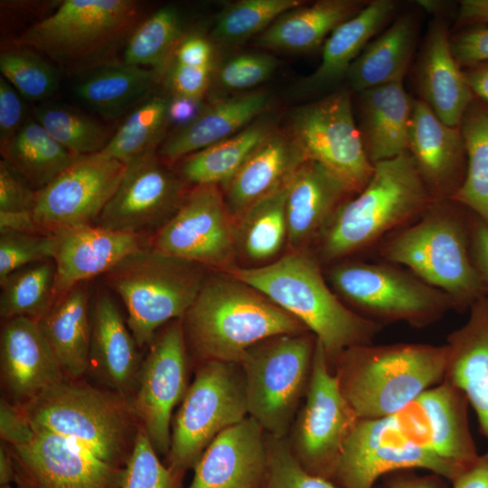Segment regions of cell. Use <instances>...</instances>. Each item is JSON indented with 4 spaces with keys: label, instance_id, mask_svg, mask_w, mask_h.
I'll use <instances>...</instances> for the list:
<instances>
[{
    "label": "cell",
    "instance_id": "obj_1",
    "mask_svg": "<svg viewBox=\"0 0 488 488\" xmlns=\"http://www.w3.org/2000/svg\"><path fill=\"white\" fill-rule=\"evenodd\" d=\"M468 406L465 396L444 380L390 415L358 419L333 483L339 488H374L380 477L411 469L427 470L451 483L480 455Z\"/></svg>",
    "mask_w": 488,
    "mask_h": 488
},
{
    "label": "cell",
    "instance_id": "obj_2",
    "mask_svg": "<svg viewBox=\"0 0 488 488\" xmlns=\"http://www.w3.org/2000/svg\"><path fill=\"white\" fill-rule=\"evenodd\" d=\"M470 214L451 199H435L419 218L385 237L379 254L446 293L455 311L465 312L488 296L470 254Z\"/></svg>",
    "mask_w": 488,
    "mask_h": 488
},
{
    "label": "cell",
    "instance_id": "obj_3",
    "mask_svg": "<svg viewBox=\"0 0 488 488\" xmlns=\"http://www.w3.org/2000/svg\"><path fill=\"white\" fill-rule=\"evenodd\" d=\"M225 274L256 289L315 336L330 365L344 350L371 344L382 324L348 308L325 281L317 259L301 250L258 267Z\"/></svg>",
    "mask_w": 488,
    "mask_h": 488
},
{
    "label": "cell",
    "instance_id": "obj_4",
    "mask_svg": "<svg viewBox=\"0 0 488 488\" xmlns=\"http://www.w3.org/2000/svg\"><path fill=\"white\" fill-rule=\"evenodd\" d=\"M435 199L410 154L374 164L366 186L344 201L317 237L320 257L338 262L421 216Z\"/></svg>",
    "mask_w": 488,
    "mask_h": 488
},
{
    "label": "cell",
    "instance_id": "obj_5",
    "mask_svg": "<svg viewBox=\"0 0 488 488\" xmlns=\"http://www.w3.org/2000/svg\"><path fill=\"white\" fill-rule=\"evenodd\" d=\"M227 276L205 278L185 315L184 334L205 361L239 363L251 346L307 328L261 293Z\"/></svg>",
    "mask_w": 488,
    "mask_h": 488
},
{
    "label": "cell",
    "instance_id": "obj_6",
    "mask_svg": "<svg viewBox=\"0 0 488 488\" xmlns=\"http://www.w3.org/2000/svg\"><path fill=\"white\" fill-rule=\"evenodd\" d=\"M448 348L426 343L363 344L332 363L359 419L390 415L445 380Z\"/></svg>",
    "mask_w": 488,
    "mask_h": 488
},
{
    "label": "cell",
    "instance_id": "obj_7",
    "mask_svg": "<svg viewBox=\"0 0 488 488\" xmlns=\"http://www.w3.org/2000/svg\"><path fill=\"white\" fill-rule=\"evenodd\" d=\"M18 406L31 425L63 436L110 467L126 469L141 426L133 397L66 379Z\"/></svg>",
    "mask_w": 488,
    "mask_h": 488
},
{
    "label": "cell",
    "instance_id": "obj_8",
    "mask_svg": "<svg viewBox=\"0 0 488 488\" xmlns=\"http://www.w3.org/2000/svg\"><path fill=\"white\" fill-rule=\"evenodd\" d=\"M203 268L149 244L103 275L106 286L124 303L127 325L138 347L150 345L164 324L183 319L203 285Z\"/></svg>",
    "mask_w": 488,
    "mask_h": 488
},
{
    "label": "cell",
    "instance_id": "obj_9",
    "mask_svg": "<svg viewBox=\"0 0 488 488\" xmlns=\"http://www.w3.org/2000/svg\"><path fill=\"white\" fill-rule=\"evenodd\" d=\"M133 0H65L14 41L44 53L67 70H89L106 62L136 26Z\"/></svg>",
    "mask_w": 488,
    "mask_h": 488
},
{
    "label": "cell",
    "instance_id": "obj_10",
    "mask_svg": "<svg viewBox=\"0 0 488 488\" xmlns=\"http://www.w3.org/2000/svg\"><path fill=\"white\" fill-rule=\"evenodd\" d=\"M315 343L314 334L277 335L242 356L248 414L267 434L286 437L307 390Z\"/></svg>",
    "mask_w": 488,
    "mask_h": 488
},
{
    "label": "cell",
    "instance_id": "obj_11",
    "mask_svg": "<svg viewBox=\"0 0 488 488\" xmlns=\"http://www.w3.org/2000/svg\"><path fill=\"white\" fill-rule=\"evenodd\" d=\"M328 279L338 296L381 324L405 322L420 328L455 310L446 293L386 261L343 259L329 269Z\"/></svg>",
    "mask_w": 488,
    "mask_h": 488
},
{
    "label": "cell",
    "instance_id": "obj_12",
    "mask_svg": "<svg viewBox=\"0 0 488 488\" xmlns=\"http://www.w3.org/2000/svg\"><path fill=\"white\" fill-rule=\"evenodd\" d=\"M243 371L239 363L205 361L175 415L167 467L184 474L221 431L247 418Z\"/></svg>",
    "mask_w": 488,
    "mask_h": 488
},
{
    "label": "cell",
    "instance_id": "obj_13",
    "mask_svg": "<svg viewBox=\"0 0 488 488\" xmlns=\"http://www.w3.org/2000/svg\"><path fill=\"white\" fill-rule=\"evenodd\" d=\"M287 132L305 160L324 166L352 195L371 178L374 164L366 154L348 90L298 108Z\"/></svg>",
    "mask_w": 488,
    "mask_h": 488
},
{
    "label": "cell",
    "instance_id": "obj_14",
    "mask_svg": "<svg viewBox=\"0 0 488 488\" xmlns=\"http://www.w3.org/2000/svg\"><path fill=\"white\" fill-rule=\"evenodd\" d=\"M330 366L316 340L305 400L288 442L304 469L333 482L344 443L359 418Z\"/></svg>",
    "mask_w": 488,
    "mask_h": 488
},
{
    "label": "cell",
    "instance_id": "obj_15",
    "mask_svg": "<svg viewBox=\"0 0 488 488\" xmlns=\"http://www.w3.org/2000/svg\"><path fill=\"white\" fill-rule=\"evenodd\" d=\"M234 221L218 185H194L171 219L150 238V245L225 273L236 266Z\"/></svg>",
    "mask_w": 488,
    "mask_h": 488
},
{
    "label": "cell",
    "instance_id": "obj_16",
    "mask_svg": "<svg viewBox=\"0 0 488 488\" xmlns=\"http://www.w3.org/2000/svg\"><path fill=\"white\" fill-rule=\"evenodd\" d=\"M184 180L172 172L155 152L127 164L124 176L94 225L147 236L175 213L187 192Z\"/></svg>",
    "mask_w": 488,
    "mask_h": 488
},
{
    "label": "cell",
    "instance_id": "obj_17",
    "mask_svg": "<svg viewBox=\"0 0 488 488\" xmlns=\"http://www.w3.org/2000/svg\"><path fill=\"white\" fill-rule=\"evenodd\" d=\"M127 164L95 155L80 156L44 188L36 192L31 211L43 235L94 224L113 196Z\"/></svg>",
    "mask_w": 488,
    "mask_h": 488
},
{
    "label": "cell",
    "instance_id": "obj_18",
    "mask_svg": "<svg viewBox=\"0 0 488 488\" xmlns=\"http://www.w3.org/2000/svg\"><path fill=\"white\" fill-rule=\"evenodd\" d=\"M182 319L172 321L155 335L141 364L133 403L157 454L167 455L170 424L175 405L187 387V354Z\"/></svg>",
    "mask_w": 488,
    "mask_h": 488
},
{
    "label": "cell",
    "instance_id": "obj_19",
    "mask_svg": "<svg viewBox=\"0 0 488 488\" xmlns=\"http://www.w3.org/2000/svg\"><path fill=\"white\" fill-rule=\"evenodd\" d=\"M31 426L27 443L7 445L16 488H122L126 469L110 467L63 436Z\"/></svg>",
    "mask_w": 488,
    "mask_h": 488
},
{
    "label": "cell",
    "instance_id": "obj_20",
    "mask_svg": "<svg viewBox=\"0 0 488 488\" xmlns=\"http://www.w3.org/2000/svg\"><path fill=\"white\" fill-rule=\"evenodd\" d=\"M49 236L57 299L77 285L104 275L125 257L150 244L146 236L94 224L62 229Z\"/></svg>",
    "mask_w": 488,
    "mask_h": 488
},
{
    "label": "cell",
    "instance_id": "obj_21",
    "mask_svg": "<svg viewBox=\"0 0 488 488\" xmlns=\"http://www.w3.org/2000/svg\"><path fill=\"white\" fill-rule=\"evenodd\" d=\"M267 465L266 432L249 416L212 439L188 488H260Z\"/></svg>",
    "mask_w": 488,
    "mask_h": 488
},
{
    "label": "cell",
    "instance_id": "obj_22",
    "mask_svg": "<svg viewBox=\"0 0 488 488\" xmlns=\"http://www.w3.org/2000/svg\"><path fill=\"white\" fill-rule=\"evenodd\" d=\"M1 381L7 399L23 405L68 379L47 343L38 322L5 320L0 336Z\"/></svg>",
    "mask_w": 488,
    "mask_h": 488
},
{
    "label": "cell",
    "instance_id": "obj_23",
    "mask_svg": "<svg viewBox=\"0 0 488 488\" xmlns=\"http://www.w3.org/2000/svg\"><path fill=\"white\" fill-rule=\"evenodd\" d=\"M408 153L434 199H452L466 173V152L459 127L442 122L421 99H415Z\"/></svg>",
    "mask_w": 488,
    "mask_h": 488
},
{
    "label": "cell",
    "instance_id": "obj_24",
    "mask_svg": "<svg viewBox=\"0 0 488 488\" xmlns=\"http://www.w3.org/2000/svg\"><path fill=\"white\" fill-rule=\"evenodd\" d=\"M136 346L112 297L99 289L91 314L88 371L110 390L133 397L140 368Z\"/></svg>",
    "mask_w": 488,
    "mask_h": 488
},
{
    "label": "cell",
    "instance_id": "obj_25",
    "mask_svg": "<svg viewBox=\"0 0 488 488\" xmlns=\"http://www.w3.org/2000/svg\"><path fill=\"white\" fill-rule=\"evenodd\" d=\"M468 311L465 323L446 338L448 357L444 380L465 396L488 441V296Z\"/></svg>",
    "mask_w": 488,
    "mask_h": 488
},
{
    "label": "cell",
    "instance_id": "obj_26",
    "mask_svg": "<svg viewBox=\"0 0 488 488\" xmlns=\"http://www.w3.org/2000/svg\"><path fill=\"white\" fill-rule=\"evenodd\" d=\"M305 161L288 132L271 129L224 184L225 202L234 220L285 185Z\"/></svg>",
    "mask_w": 488,
    "mask_h": 488
},
{
    "label": "cell",
    "instance_id": "obj_27",
    "mask_svg": "<svg viewBox=\"0 0 488 488\" xmlns=\"http://www.w3.org/2000/svg\"><path fill=\"white\" fill-rule=\"evenodd\" d=\"M417 76L420 99L442 122L459 127L474 96L453 55L447 25L441 18L429 24Z\"/></svg>",
    "mask_w": 488,
    "mask_h": 488
},
{
    "label": "cell",
    "instance_id": "obj_28",
    "mask_svg": "<svg viewBox=\"0 0 488 488\" xmlns=\"http://www.w3.org/2000/svg\"><path fill=\"white\" fill-rule=\"evenodd\" d=\"M353 196L344 183L317 162L305 160L287 183V242L298 250L317 239L337 208Z\"/></svg>",
    "mask_w": 488,
    "mask_h": 488
},
{
    "label": "cell",
    "instance_id": "obj_29",
    "mask_svg": "<svg viewBox=\"0 0 488 488\" xmlns=\"http://www.w3.org/2000/svg\"><path fill=\"white\" fill-rule=\"evenodd\" d=\"M360 130L370 161L391 159L408 151L414 100L403 81L358 93Z\"/></svg>",
    "mask_w": 488,
    "mask_h": 488
},
{
    "label": "cell",
    "instance_id": "obj_30",
    "mask_svg": "<svg viewBox=\"0 0 488 488\" xmlns=\"http://www.w3.org/2000/svg\"><path fill=\"white\" fill-rule=\"evenodd\" d=\"M269 103L265 92L248 93L219 101L165 139L158 155L167 163L182 160L248 127Z\"/></svg>",
    "mask_w": 488,
    "mask_h": 488
},
{
    "label": "cell",
    "instance_id": "obj_31",
    "mask_svg": "<svg viewBox=\"0 0 488 488\" xmlns=\"http://www.w3.org/2000/svg\"><path fill=\"white\" fill-rule=\"evenodd\" d=\"M37 322L65 376L81 379L88 371L91 335L85 282L58 298Z\"/></svg>",
    "mask_w": 488,
    "mask_h": 488
},
{
    "label": "cell",
    "instance_id": "obj_32",
    "mask_svg": "<svg viewBox=\"0 0 488 488\" xmlns=\"http://www.w3.org/2000/svg\"><path fill=\"white\" fill-rule=\"evenodd\" d=\"M395 8L394 1L373 0L337 26L324 43L320 65L305 80V89H321L346 76L352 62L388 23Z\"/></svg>",
    "mask_w": 488,
    "mask_h": 488
},
{
    "label": "cell",
    "instance_id": "obj_33",
    "mask_svg": "<svg viewBox=\"0 0 488 488\" xmlns=\"http://www.w3.org/2000/svg\"><path fill=\"white\" fill-rule=\"evenodd\" d=\"M368 2L322 0L298 6L278 17L257 40L264 48L309 52L318 48L337 26L358 14Z\"/></svg>",
    "mask_w": 488,
    "mask_h": 488
},
{
    "label": "cell",
    "instance_id": "obj_34",
    "mask_svg": "<svg viewBox=\"0 0 488 488\" xmlns=\"http://www.w3.org/2000/svg\"><path fill=\"white\" fill-rule=\"evenodd\" d=\"M161 77L153 69L108 62L88 70L74 90L89 108L116 118L145 100Z\"/></svg>",
    "mask_w": 488,
    "mask_h": 488
},
{
    "label": "cell",
    "instance_id": "obj_35",
    "mask_svg": "<svg viewBox=\"0 0 488 488\" xmlns=\"http://www.w3.org/2000/svg\"><path fill=\"white\" fill-rule=\"evenodd\" d=\"M417 37V25L409 15L397 19L370 42L351 65L347 79L357 93L375 87L403 81Z\"/></svg>",
    "mask_w": 488,
    "mask_h": 488
},
{
    "label": "cell",
    "instance_id": "obj_36",
    "mask_svg": "<svg viewBox=\"0 0 488 488\" xmlns=\"http://www.w3.org/2000/svg\"><path fill=\"white\" fill-rule=\"evenodd\" d=\"M0 147L3 160L35 191L47 186L78 158L35 119L27 120L19 132Z\"/></svg>",
    "mask_w": 488,
    "mask_h": 488
},
{
    "label": "cell",
    "instance_id": "obj_37",
    "mask_svg": "<svg viewBox=\"0 0 488 488\" xmlns=\"http://www.w3.org/2000/svg\"><path fill=\"white\" fill-rule=\"evenodd\" d=\"M271 129L267 121H257L237 134L182 159L180 176L194 185L225 184Z\"/></svg>",
    "mask_w": 488,
    "mask_h": 488
},
{
    "label": "cell",
    "instance_id": "obj_38",
    "mask_svg": "<svg viewBox=\"0 0 488 488\" xmlns=\"http://www.w3.org/2000/svg\"><path fill=\"white\" fill-rule=\"evenodd\" d=\"M459 128L466 152V173L451 200L488 225V107L474 98Z\"/></svg>",
    "mask_w": 488,
    "mask_h": 488
},
{
    "label": "cell",
    "instance_id": "obj_39",
    "mask_svg": "<svg viewBox=\"0 0 488 488\" xmlns=\"http://www.w3.org/2000/svg\"><path fill=\"white\" fill-rule=\"evenodd\" d=\"M169 97L150 95L120 125L106 147L95 155L128 164L155 152L168 123Z\"/></svg>",
    "mask_w": 488,
    "mask_h": 488
},
{
    "label": "cell",
    "instance_id": "obj_40",
    "mask_svg": "<svg viewBox=\"0 0 488 488\" xmlns=\"http://www.w3.org/2000/svg\"><path fill=\"white\" fill-rule=\"evenodd\" d=\"M287 183L250 206L235 221L236 242L250 259L265 260L277 255L287 240Z\"/></svg>",
    "mask_w": 488,
    "mask_h": 488
},
{
    "label": "cell",
    "instance_id": "obj_41",
    "mask_svg": "<svg viewBox=\"0 0 488 488\" xmlns=\"http://www.w3.org/2000/svg\"><path fill=\"white\" fill-rule=\"evenodd\" d=\"M0 284V315L5 321L15 317L39 321L57 300L52 259L17 269Z\"/></svg>",
    "mask_w": 488,
    "mask_h": 488
},
{
    "label": "cell",
    "instance_id": "obj_42",
    "mask_svg": "<svg viewBox=\"0 0 488 488\" xmlns=\"http://www.w3.org/2000/svg\"><path fill=\"white\" fill-rule=\"evenodd\" d=\"M183 37L177 8L164 6L134 28L126 42L123 62L155 70L163 76Z\"/></svg>",
    "mask_w": 488,
    "mask_h": 488
},
{
    "label": "cell",
    "instance_id": "obj_43",
    "mask_svg": "<svg viewBox=\"0 0 488 488\" xmlns=\"http://www.w3.org/2000/svg\"><path fill=\"white\" fill-rule=\"evenodd\" d=\"M35 120L76 157L102 151L112 136L99 122L70 107L45 105L34 111Z\"/></svg>",
    "mask_w": 488,
    "mask_h": 488
},
{
    "label": "cell",
    "instance_id": "obj_44",
    "mask_svg": "<svg viewBox=\"0 0 488 488\" xmlns=\"http://www.w3.org/2000/svg\"><path fill=\"white\" fill-rule=\"evenodd\" d=\"M299 0H242L217 17L211 35L222 44H236L267 29L278 17L301 6Z\"/></svg>",
    "mask_w": 488,
    "mask_h": 488
},
{
    "label": "cell",
    "instance_id": "obj_45",
    "mask_svg": "<svg viewBox=\"0 0 488 488\" xmlns=\"http://www.w3.org/2000/svg\"><path fill=\"white\" fill-rule=\"evenodd\" d=\"M0 70L24 99L42 101L57 89L58 76L54 68L33 50L14 45L0 54Z\"/></svg>",
    "mask_w": 488,
    "mask_h": 488
},
{
    "label": "cell",
    "instance_id": "obj_46",
    "mask_svg": "<svg viewBox=\"0 0 488 488\" xmlns=\"http://www.w3.org/2000/svg\"><path fill=\"white\" fill-rule=\"evenodd\" d=\"M266 444L267 465L260 488H339L332 481L304 469L286 437L266 433Z\"/></svg>",
    "mask_w": 488,
    "mask_h": 488
},
{
    "label": "cell",
    "instance_id": "obj_47",
    "mask_svg": "<svg viewBox=\"0 0 488 488\" xmlns=\"http://www.w3.org/2000/svg\"><path fill=\"white\" fill-rule=\"evenodd\" d=\"M183 474L161 463L141 425L126 466L122 488H182Z\"/></svg>",
    "mask_w": 488,
    "mask_h": 488
},
{
    "label": "cell",
    "instance_id": "obj_48",
    "mask_svg": "<svg viewBox=\"0 0 488 488\" xmlns=\"http://www.w3.org/2000/svg\"><path fill=\"white\" fill-rule=\"evenodd\" d=\"M47 259H51L49 235L0 232V282L17 269Z\"/></svg>",
    "mask_w": 488,
    "mask_h": 488
},
{
    "label": "cell",
    "instance_id": "obj_49",
    "mask_svg": "<svg viewBox=\"0 0 488 488\" xmlns=\"http://www.w3.org/2000/svg\"><path fill=\"white\" fill-rule=\"evenodd\" d=\"M278 65V61L265 53H242L224 63L217 70L216 80L220 87L230 89H244L267 80Z\"/></svg>",
    "mask_w": 488,
    "mask_h": 488
},
{
    "label": "cell",
    "instance_id": "obj_50",
    "mask_svg": "<svg viewBox=\"0 0 488 488\" xmlns=\"http://www.w3.org/2000/svg\"><path fill=\"white\" fill-rule=\"evenodd\" d=\"M211 70L170 61L163 75L171 96L202 100L210 86Z\"/></svg>",
    "mask_w": 488,
    "mask_h": 488
},
{
    "label": "cell",
    "instance_id": "obj_51",
    "mask_svg": "<svg viewBox=\"0 0 488 488\" xmlns=\"http://www.w3.org/2000/svg\"><path fill=\"white\" fill-rule=\"evenodd\" d=\"M36 192L6 162L1 160L0 213L31 212Z\"/></svg>",
    "mask_w": 488,
    "mask_h": 488
},
{
    "label": "cell",
    "instance_id": "obj_52",
    "mask_svg": "<svg viewBox=\"0 0 488 488\" xmlns=\"http://www.w3.org/2000/svg\"><path fill=\"white\" fill-rule=\"evenodd\" d=\"M450 45L455 61L463 69L488 62V27L462 29L450 37Z\"/></svg>",
    "mask_w": 488,
    "mask_h": 488
},
{
    "label": "cell",
    "instance_id": "obj_53",
    "mask_svg": "<svg viewBox=\"0 0 488 488\" xmlns=\"http://www.w3.org/2000/svg\"><path fill=\"white\" fill-rule=\"evenodd\" d=\"M23 98L0 77V145L12 139L25 124Z\"/></svg>",
    "mask_w": 488,
    "mask_h": 488
},
{
    "label": "cell",
    "instance_id": "obj_54",
    "mask_svg": "<svg viewBox=\"0 0 488 488\" xmlns=\"http://www.w3.org/2000/svg\"><path fill=\"white\" fill-rule=\"evenodd\" d=\"M0 436L10 446L25 444L33 436L32 426L20 407L5 397L0 400Z\"/></svg>",
    "mask_w": 488,
    "mask_h": 488
},
{
    "label": "cell",
    "instance_id": "obj_55",
    "mask_svg": "<svg viewBox=\"0 0 488 488\" xmlns=\"http://www.w3.org/2000/svg\"><path fill=\"white\" fill-rule=\"evenodd\" d=\"M213 47L200 34L183 37L170 61L193 67L212 68Z\"/></svg>",
    "mask_w": 488,
    "mask_h": 488
},
{
    "label": "cell",
    "instance_id": "obj_56",
    "mask_svg": "<svg viewBox=\"0 0 488 488\" xmlns=\"http://www.w3.org/2000/svg\"><path fill=\"white\" fill-rule=\"evenodd\" d=\"M469 235L473 263L488 290V225L472 212Z\"/></svg>",
    "mask_w": 488,
    "mask_h": 488
},
{
    "label": "cell",
    "instance_id": "obj_57",
    "mask_svg": "<svg viewBox=\"0 0 488 488\" xmlns=\"http://www.w3.org/2000/svg\"><path fill=\"white\" fill-rule=\"evenodd\" d=\"M409 471V470H408ZM379 488H449L447 480L435 474L418 475L408 471L391 473Z\"/></svg>",
    "mask_w": 488,
    "mask_h": 488
},
{
    "label": "cell",
    "instance_id": "obj_58",
    "mask_svg": "<svg viewBox=\"0 0 488 488\" xmlns=\"http://www.w3.org/2000/svg\"><path fill=\"white\" fill-rule=\"evenodd\" d=\"M473 26L488 27V0H462L459 2L454 29Z\"/></svg>",
    "mask_w": 488,
    "mask_h": 488
},
{
    "label": "cell",
    "instance_id": "obj_59",
    "mask_svg": "<svg viewBox=\"0 0 488 488\" xmlns=\"http://www.w3.org/2000/svg\"><path fill=\"white\" fill-rule=\"evenodd\" d=\"M202 100H194L179 96H169L168 123L176 129L193 121L203 110Z\"/></svg>",
    "mask_w": 488,
    "mask_h": 488
},
{
    "label": "cell",
    "instance_id": "obj_60",
    "mask_svg": "<svg viewBox=\"0 0 488 488\" xmlns=\"http://www.w3.org/2000/svg\"><path fill=\"white\" fill-rule=\"evenodd\" d=\"M452 488H488V451L454 481Z\"/></svg>",
    "mask_w": 488,
    "mask_h": 488
},
{
    "label": "cell",
    "instance_id": "obj_61",
    "mask_svg": "<svg viewBox=\"0 0 488 488\" xmlns=\"http://www.w3.org/2000/svg\"><path fill=\"white\" fill-rule=\"evenodd\" d=\"M463 72L474 98L488 107V62L465 68Z\"/></svg>",
    "mask_w": 488,
    "mask_h": 488
},
{
    "label": "cell",
    "instance_id": "obj_62",
    "mask_svg": "<svg viewBox=\"0 0 488 488\" xmlns=\"http://www.w3.org/2000/svg\"><path fill=\"white\" fill-rule=\"evenodd\" d=\"M14 481V469L8 446L2 442L0 446V485L10 484Z\"/></svg>",
    "mask_w": 488,
    "mask_h": 488
},
{
    "label": "cell",
    "instance_id": "obj_63",
    "mask_svg": "<svg viewBox=\"0 0 488 488\" xmlns=\"http://www.w3.org/2000/svg\"><path fill=\"white\" fill-rule=\"evenodd\" d=\"M0 488H14L11 484L1 485Z\"/></svg>",
    "mask_w": 488,
    "mask_h": 488
}]
</instances>
